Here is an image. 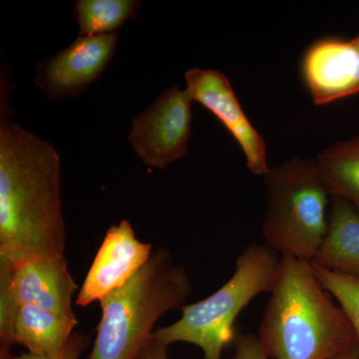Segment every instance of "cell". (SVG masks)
Wrapping results in <instances>:
<instances>
[{"label":"cell","mask_w":359,"mask_h":359,"mask_svg":"<svg viewBox=\"0 0 359 359\" xmlns=\"http://www.w3.org/2000/svg\"><path fill=\"white\" fill-rule=\"evenodd\" d=\"M302 80L316 105L359 93V48L353 39L325 37L309 45L301 63Z\"/></svg>","instance_id":"obj_11"},{"label":"cell","mask_w":359,"mask_h":359,"mask_svg":"<svg viewBox=\"0 0 359 359\" xmlns=\"http://www.w3.org/2000/svg\"><path fill=\"white\" fill-rule=\"evenodd\" d=\"M88 344V337L82 334H76L74 332L71 337L69 346H68L67 351L65 358L61 359H80L82 353L86 348ZM18 359H52L45 358V356L35 355L32 353H22L18 356Z\"/></svg>","instance_id":"obj_18"},{"label":"cell","mask_w":359,"mask_h":359,"mask_svg":"<svg viewBox=\"0 0 359 359\" xmlns=\"http://www.w3.org/2000/svg\"><path fill=\"white\" fill-rule=\"evenodd\" d=\"M264 243L280 257L311 262L327 235L332 194L316 161L299 158L269 169Z\"/></svg>","instance_id":"obj_5"},{"label":"cell","mask_w":359,"mask_h":359,"mask_svg":"<svg viewBox=\"0 0 359 359\" xmlns=\"http://www.w3.org/2000/svg\"><path fill=\"white\" fill-rule=\"evenodd\" d=\"M314 161L332 197L346 200L359 212V137L334 144Z\"/></svg>","instance_id":"obj_14"},{"label":"cell","mask_w":359,"mask_h":359,"mask_svg":"<svg viewBox=\"0 0 359 359\" xmlns=\"http://www.w3.org/2000/svg\"><path fill=\"white\" fill-rule=\"evenodd\" d=\"M140 1L134 0H78L74 13L80 35L112 34L136 16Z\"/></svg>","instance_id":"obj_15"},{"label":"cell","mask_w":359,"mask_h":359,"mask_svg":"<svg viewBox=\"0 0 359 359\" xmlns=\"http://www.w3.org/2000/svg\"><path fill=\"white\" fill-rule=\"evenodd\" d=\"M168 347L169 346L154 339L152 335L136 359H169Z\"/></svg>","instance_id":"obj_19"},{"label":"cell","mask_w":359,"mask_h":359,"mask_svg":"<svg viewBox=\"0 0 359 359\" xmlns=\"http://www.w3.org/2000/svg\"><path fill=\"white\" fill-rule=\"evenodd\" d=\"M280 255L266 244H250L236 261L230 280L207 299L186 304L182 316L158 328L153 337L169 346L186 342L200 347L204 359H222L235 341V321L257 295L271 292L280 263Z\"/></svg>","instance_id":"obj_4"},{"label":"cell","mask_w":359,"mask_h":359,"mask_svg":"<svg viewBox=\"0 0 359 359\" xmlns=\"http://www.w3.org/2000/svg\"><path fill=\"white\" fill-rule=\"evenodd\" d=\"M192 282L166 249L153 252L126 285L100 302L102 309L89 359H136L147 344L156 321L186 306Z\"/></svg>","instance_id":"obj_3"},{"label":"cell","mask_w":359,"mask_h":359,"mask_svg":"<svg viewBox=\"0 0 359 359\" xmlns=\"http://www.w3.org/2000/svg\"><path fill=\"white\" fill-rule=\"evenodd\" d=\"M117 41L116 33L79 35L69 46L39 63L35 83L52 100L80 95L102 75Z\"/></svg>","instance_id":"obj_8"},{"label":"cell","mask_w":359,"mask_h":359,"mask_svg":"<svg viewBox=\"0 0 359 359\" xmlns=\"http://www.w3.org/2000/svg\"><path fill=\"white\" fill-rule=\"evenodd\" d=\"M311 263L359 278V212L346 200L332 197L327 235Z\"/></svg>","instance_id":"obj_13"},{"label":"cell","mask_w":359,"mask_h":359,"mask_svg":"<svg viewBox=\"0 0 359 359\" xmlns=\"http://www.w3.org/2000/svg\"><path fill=\"white\" fill-rule=\"evenodd\" d=\"M61 162L48 142L0 121V264L18 268L65 257Z\"/></svg>","instance_id":"obj_1"},{"label":"cell","mask_w":359,"mask_h":359,"mask_svg":"<svg viewBox=\"0 0 359 359\" xmlns=\"http://www.w3.org/2000/svg\"><path fill=\"white\" fill-rule=\"evenodd\" d=\"M193 100L188 92L170 87L132 123L129 142L148 167L164 169L188 152Z\"/></svg>","instance_id":"obj_7"},{"label":"cell","mask_w":359,"mask_h":359,"mask_svg":"<svg viewBox=\"0 0 359 359\" xmlns=\"http://www.w3.org/2000/svg\"><path fill=\"white\" fill-rule=\"evenodd\" d=\"M231 359H271L264 351L257 335L238 334L235 339V349Z\"/></svg>","instance_id":"obj_17"},{"label":"cell","mask_w":359,"mask_h":359,"mask_svg":"<svg viewBox=\"0 0 359 359\" xmlns=\"http://www.w3.org/2000/svg\"><path fill=\"white\" fill-rule=\"evenodd\" d=\"M354 42H355V44L358 45V47L359 48V34L358 36L355 37V39H353Z\"/></svg>","instance_id":"obj_22"},{"label":"cell","mask_w":359,"mask_h":359,"mask_svg":"<svg viewBox=\"0 0 359 359\" xmlns=\"http://www.w3.org/2000/svg\"><path fill=\"white\" fill-rule=\"evenodd\" d=\"M77 325L75 316L35 306H20L14 321V344L25 347L28 353L61 359L65 358Z\"/></svg>","instance_id":"obj_12"},{"label":"cell","mask_w":359,"mask_h":359,"mask_svg":"<svg viewBox=\"0 0 359 359\" xmlns=\"http://www.w3.org/2000/svg\"><path fill=\"white\" fill-rule=\"evenodd\" d=\"M186 91L223 123L245 156L247 166L257 176L269 173L266 145L238 102L230 80L219 71L193 68L185 74Z\"/></svg>","instance_id":"obj_9"},{"label":"cell","mask_w":359,"mask_h":359,"mask_svg":"<svg viewBox=\"0 0 359 359\" xmlns=\"http://www.w3.org/2000/svg\"><path fill=\"white\" fill-rule=\"evenodd\" d=\"M152 245L141 242L127 219L111 226L76 297L79 306L102 301L119 290L149 261Z\"/></svg>","instance_id":"obj_10"},{"label":"cell","mask_w":359,"mask_h":359,"mask_svg":"<svg viewBox=\"0 0 359 359\" xmlns=\"http://www.w3.org/2000/svg\"><path fill=\"white\" fill-rule=\"evenodd\" d=\"M320 285L339 302L355 334L359 347V278L334 273L311 264Z\"/></svg>","instance_id":"obj_16"},{"label":"cell","mask_w":359,"mask_h":359,"mask_svg":"<svg viewBox=\"0 0 359 359\" xmlns=\"http://www.w3.org/2000/svg\"><path fill=\"white\" fill-rule=\"evenodd\" d=\"M76 290L65 257L14 269L0 264V347L11 349L14 344V321L20 306H35L75 316L72 301Z\"/></svg>","instance_id":"obj_6"},{"label":"cell","mask_w":359,"mask_h":359,"mask_svg":"<svg viewBox=\"0 0 359 359\" xmlns=\"http://www.w3.org/2000/svg\"><path fill=\"white\" fill-rule=\"evenodd\" d=\"M0 359H18V356L13 355L11 351H0Z\"/></svg>","instance_id":"obj_21"},{"label":"cell","mask_w":359,"mask_h":359,"mask_svg":"<svg viewBox=\"0 0 359 359\" xmlns=\"http://www.w3.org/2000/svg\"><path fill=\"white\" fill-rule=\"evenodd\" d=\"M332 359H359V347L358 346L351 347Z\"/></svg>","instance_id":"obj_20"},{"label":"cell","mask_w":359,"mask_h":359,"mask_svg":"<svg viewBox=\"0 0 359 359\" xmlns=\"http://www.w3.org/2000/svg\"><path fill=\"white\" fill-rule=\"evenodd\" d=\"M261 323L271 359H332L358 346L348 318L314 273L311 262L280 257Z\"/></svg>","instance_id":"obj_2"}]
</instances>
